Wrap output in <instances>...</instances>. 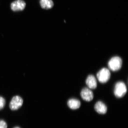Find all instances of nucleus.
I'll use <instances>...</instances> for the list:
<instances>
[{"label":"nucleus","instance_id":"f03ea898","mask_svg":"<svg viewBox=\"0 0 128 128\" xmlns=\"http://www.w3.org/2000/svg\"><path fill=\"white\" fill-rule=\"evenodd\" d=\"M127 92V87L123 82H118L116 83L114 89V94L116 97L118 98L123 97L125 96Z\"/></svg>","mask_w":128,"mask_h":128},{"label":"nucleus","instance_id":"1a4fd4ad","mask_svg":"<svg viewBox=\"0 0 128 128\" xmlns=\"http://www.w3.org/2000/svg\"><path fill=\"white\" fill-rule=\"evenodd\" d=\"M67 104L70 108L75 110L80 107V102L78 99L71 98L68 101Z\"/></svg>","mask_w":128,"mask_h":128},{"label":"nucleus","instance_id":"9d476101","mask_svg":"<svg viewBox=\"0 0 128 128\" xmlns=\"http://www.w3.org/2000/svg\"><path fill=\"white\" fill-rule=\"evenodd\" d=\"M40 4L43 9H51L54 6V2L52 0H40Z\"/></svg>","mask_w":128,"mask_h":128},{"label":"nucleus","instance_id":"20e7f679","mask_svg":"<svg viewBox=\"0 0 128 128\" xmlns=\"http://www.w3.org/2000/svg\"><path fill=\"white\" fill-rule=\"evenodd\" d=\"M23 103V99L20 96H14L10 102L9 108L12 111L16 110L22 107Z\"/></svg>","mask_w":128,"mask_h":128},{"label":"nucleus","instance_id":"0eeeda50","mask_svg":"<svg viewBox=\"0 0 128 128\" xmlns=\"http://www.w3.org/2000/svg\"><path fill=\"white\" fill-rule=\"evenodd\" d=\"M94 108L96 112L100 114H105L107 111L106 106L101 101H98L96 104Z\"/></svg>","mask_w":128,"mask_h":128},{"label":"nucleus","instance_id":"f8f14e48","mask_svg":"<svg viewBox=\"0 0 128 128\" xmlns=\"http://www.w3.org/2000/svg\"><path fill=\"white\" fill-rule=\"evenodd\" d=\"M0 128H7V124L3 120H0Z\"/></svg>","mask_w":128,"mask_h":128},{"label":"nucleus","instance_id":"ddd939ff","mask_svg":"<svg viewBox=\"0 0 128 128\" xmlns=\"http://www.w3.org/2000/svg\"><path fill=\"white\" fill-rule=\"evenodd\" d=\"M20 128V127H15V128Z\"/></svg>","mask_w":128,"mask_h":128},{"label":"nucleus","instance_id":"39448f33","mask_svg":"<svg viewBox=\"0 0 128 128\" xmlns=\"http://www.w3.org/2000/svg\"><path fill=\"white\" fill-rule=\"evenodd\" d=\"M26 5V3L23 0H16L11 4V8L13 11H20L25 9Z\"/></svg>","mask_w":128,"mask_h":128},{"label":"nucleus","instance_id":"f257e3e1","mask_svg":"<svg viewBox=\"0 0 128 128\" xmlns=\"http://www.w3.org/2000/svg\"><path fill=\"white\" fill-rule=\"evenodd\" d=\"M122 61L120 57L114 56L112 57L108 61V68L112 71H117L121 68Z\"/></svg>","mask_w":128,"mask_h":128},{"label":"nucleus","instance_id":"7ed1b4c3","mask_svg":"<svg viewBox=\"0 0 128 128\" xmlns=\"http://www.w3.org/2000/svg\"><path fill=\"white\" fill-rule=\"evenodd\" d=\"M111 73L108 69L104 68L101 69L97 74V77L101 83H106L109 80Z\"/></svg>","mask_w":128,"mask_h":128},{"label":"nucleus","instance_id":"9b49d317","mask_svg":"<svg viewBox=\"0 0 128 128\" xmlns=\"http://www.w3.org/2000/svg\"><path fill=\"white\" fill-rule=\"evenodd\" d=\"M6 105V100L4 98L0 96V110H2L4 107Z\"/></svg>","mask_w":128,"mask_h":128},{"label":"nucleus","instance_id":"423d86ee","mask_svg":"<svg viewBox=\"0 0 128 128\" xmlns=\"http://www.w3.org/2000/svg\"><path fill=\"white\" fill-rule=\"evenodd\" d=\"M80 96L86 102H90L94 98L92 92L87 88H84L82 89L80 92Z\"/></svg>","mask_w":128,"mask_h":128},{"label":"nucleus","instance_id":"6e6552de","mask_svg":"<svg viewBox=\"0 0 128 128\" xmlns=\"http://www.w3.org/2000/svg\"><path fill=\"white\" fill-rule=\"evenodd\" d=\"M86 83L90 89H95L97 87L96 80L92 75L88 76L86 80Z\"/></svg>","mask_w":128,"mask_h":128}]
</instances>
